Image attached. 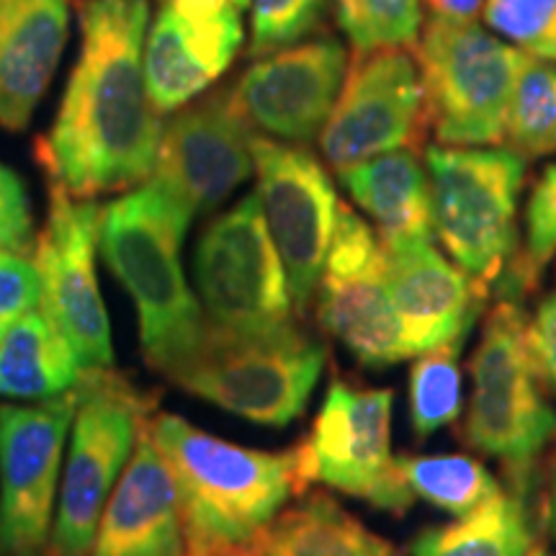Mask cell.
<instances>
[{"mask_svg":"<svg viewBox=\"0 0 556 556\" xmlns=\"http://www.w3.org/2000/svg\"><path fill=\"white\" fill-rule=\"evenodd\" d=\"M546 518L556 536V448L546 464Z\"/></svg>","mask_w":556,"mask_h":556,"instance_id":"8d00e7d4","label":"cell"},{"mask_svg":"<svg viewBox=\"0 0 556 556\" xmlns=\"http://www.w3.org/2000/svg\"><path fill=\"white\" fill-rule=\"evenodd\" d=\"M148 433L176 477L189 548L245 546L289 497L307 492L296 446L245 448L168 413L150 417Z\"/></svg>","mask_w":556,"mask_h":556,"instance_id":"7a4b0ae2","label":"cell"},{"mask_svg":"<svg viewBox=\"0 0 556 556\" xmlns=\"http://www.w3.org/2000/svg\"><path fill=\"white\" fill-rule=\"evenodd\" d=\"M18 556H54L52 552L50 554H39V552H29V554H18Z\"/></svg>","mask_w":556,"mask_h":556,"instance_id":"60d3db41","label":"cell"},{"mask_svg":"<svg viewBox=\"0 0 556 556\" xmlns=\"http://www.w3.org/2000/svg\"><path fill=\"white\" fill-rule=\"evenodd\" d=\"M65 0H0V127L21 131L60 65L67 41Z\"/></svg>","mask_w":556,"mask_h":556,"instance_id":"ffe728a7","label":"cell"},{"mask_svg":"<svg viewBox=\"0 0 556 556\" xmlns=\"http://www.w3.org/2000/svg\"><path fill=\"white\" fill-rule=\"evenodd\" d=\"M484 24L528 58L556 65V0H486Z\"/></svg>","mask_w":556,"mask_h":556,"instance_id":"1f68e13d","label":"cell"},{"mask_svg":"<svg viewBox=\"0 0 556 556\" xmlns=\"http://www.w3.org/2000/svg\"><path fill=\"white\" fill-rule=\"evenodd\" d=\"M101 208L50 186V214L41 227L34 266L39 274V309L73 345L83 371L114 366L111 325L96 278Z\"/></svg>","mask_w":556,"mask_h":556,"instance_id":"7c38bea8","label":"cell"},{"mask_svg":"<svg viewBox=\"0 0 556 556\" xmlns=\"http://www.w3.org/2000/svg\"><path fill=\"white\" fill-rule=\"evenodd\" d=\"M83 366L67 338L41 309H31L0 338V394L47 402L62 397L83 379Z\"/></svg>","mask_w":556,"mask_h":556,"instance_id":"603a6c76","label":"cell"},{"mask_svg":"<svg viewBox=\"0 0 556 556\" xmlns=\"http://www.w3.org/2000/svg\"><path fill=\"white\" fill-rule=\"evenodd\" d=\"M315 294L323 330L364 366L384 368L409 356L387 289L384 248L371 225L343 201Z\"/></svg>","mask_w":556,"mask_h":556,"instance_id":"5bb4252c","label":"cell"},{"mask_svg":"<svg viewBox=\"0 0 556 556\" xmlns=\"http://www.w3.org/2000/svg\"><path fill=\"white\" fill-rule=\"evenodd\" d=\"M464 343L467 338H456L415 358L409 371V422L420 441L462 415L464 381L458 356Z\"/></svg>","mask_w":556,"mask_h":556,"instance_id":"4316f807","label":"cell"},{"mask_svg":"<svg viewBox=\"0 0 556 556\" xmlns=\"http://www.w3.org/2000/svg\"><path fill=\"white\" fill-rule=\"evenodd\" d=\"M235 3H238V5H240V9H245V5L250 3V0H235Z\"/></svg>","mask_w":556,"mask_h":556,"instance_id":"b9f144b4","label":"cell"},{"mask_svg":"<svg viewBox=\"0 0 556 556\" xmlns=\"http://www.w3.org/2000/svg\"><path fill=\"white\" fill-rule=\"evenodd\" d=\"M387 253V289L409 356L467 338L486 291L428 240Z\"/></svg>","mask_w":556,"mask_h":556,"instance_id":"ac0fdd59","label":"cell"},{"mask_svg":"<svg viewBox=\"0 0 556 556\" xmlns=\"http://www.w3.org/2000/svg\"><path fill=\"white\" fill-rule=\"evenodd\" d=\"M186 552L189 539L176 477L144 422L127 469L103 507L88 556H186Z\"/></svg>","mask_w":556,"mask_h":556,"instance_id":"d6986e66","label":"cell"},{"mask_svg":"<svg viewBox=\"0 0 556 556\" xmlns=\"http://www.w3.org/2000/svg\"><path fill=\"white\" fill-rule=\"evenodd\" d=\"M430 127L446 144L505 142L507 114L528 54L482 26L430 18L417 50Z\"/></svg>","mask_w":556,"mask_h":556,"instance_id":"ba28073f","label":"cell"},{"mask_svg":"<svg viewBox=\"0 0 556 556\" xmlns=\"http://www.w3.org/2000/svg\"><path fill=\"white\" fill-rule=\"evenodd\" d=\"M31 206L24 184L0 163V250L26 255L31 248Z\"/></svg>","mask_w":556,"mask_h":556,"instance_id":"836d02e7","label":"cell"},{"mask_svg":"<svg viewBox=\"0 0 556 556\" xmlns=\"http://www.w3.org/2000/svg\"><path fill=\"white\" fill-rule=\"evenodd\" d=\"M397 467L413 497L456 518L469 516L503 492L492 471L471 456H402Z\"/></svg>","mask_w":556,"mask_h":556,"instance_id":"d4e9b609","label":"cell"},{"mask_svg":"<svg viewBox=\"0 0 556 556\" xmlns=\"http://www.w3.org/2000/svg\"><path fill=\"white\" fill-rule=\"evenodd\" d=\"M41 302L39 274L34 261L11 250H0V338L13 323L37 309Z\"/></svg>","mask_w":556,"mask_h":556,"instance_id":"d6a6232c","label":"cell"},{"mask_svg":"<svg viewBox=\"0 0 556 556\" xmlns=\"http://www.w3.org/2000/svg\"><path fill=\"white\" fill-rule=\"evenodd\" d=\"M345 70L343 41H302L255 60L229 88V101L253 129L287 142H309L330 119Z\"/></svg>","mask_w":556,"mask_h":556,"instance_id":"e0dca14e","label":"cell"},{"mask_svg":"<svg viewBox=\"0 0 556 556\" xmlns=\"http://www.w3.org/2000/svg\"><path fill=\"white\" fill-rule=\"evenodd\" d=\"M80 384L37 405L0 407V552H39L52 531Z\"/></svg>","mask_w":556,"mask_h":556,"instance_id":"9a60e30c","label":"cell"},{"mask_svg":"<svg viewBox=\"0 0 556 556\" xmlns=\"http://www.w3.org/2000/svg\"><path fill=\"white\" fill-rule=\"evenodd\" d=\"M430 129L420 62L407 47L353 52L351 67L319 131V148L336 170L392 150H415Z\"/></svg>","mask_w":556,"mask_h":556,"instance_id":"8fae6325","label":"cell"},{"mask_svg":"<svg viewBox=\"0 0 556 556\" xmlns=\"http://www.w3.org/2000/svg\"><path fill=\"white\" fill-rule=\"evenodd\" d=\"M261 556H400L389 541L353 518L338 500L304 492L255 536Z\"/></svg>","mask_w":556,"mask_h":556,"instance_id":"7402d4cb","label":"cell"},{"mask_svg":"<svg viewBox=\"0 0 556 556\" xmlns=\"http://www.w3.org/2000/svg\"><path fill=\"white\" fill-rule=\"evenodd\" d=\"M253 168L268 235L287 270L291 302L307 315L336 235L340 199L325 165L302 148L253 139Z\"/></svg>","mask_w":556,"mask_h":556,"instance_id":"4fadbf2b","label":"cell"},{"mask_svg":"<svg viewBox=\"0 0 556 556\" xmlns=\"http://www.w3.org/2000/svg\"><path fill=\"white\" fill-rule=\"evenodd\" d=\"M340 184L371 219L384 250L433 238L430 178L415 150H392L338 170Z\"/></svg>","mask_w":556,"mask_h":556,"instance_id":"44dd1931","label":"cell"},{"mask_svg":"<svg viewBox=\"0 0 556 556\" xmlns=\"http://www.w3.org/2000/svg\"><path fill=\"white\" fill-rule=\"evenodd\" d=\"M523 492H500L490 503L446 526L426 528L409 556H528L536 544Z\"/></svg>","mask_w":556,"mask_h":556,"instance_id":"cb8c5ba5","label":"cell"},{"mask_svg":"<svg viewBox=\"0 0 556 556\" xmlns=\"http://www.w3.org/2000/svg\"><path fill=\"white\" fill-rule=\"evenodd\" d=\"M336 16L353 52L413 47L422 24V0H336Z\"/></svg>","mask_w":556,"mask_h":556,"instance_id":"f546056e","label":"cell"},{"mask_svg":"<svg viewBox=\"0 0 556 556\" xmlns=\"http://www.w3.org/2000/svg\"><path fill=\"white\" fill-rule=\"evenodd\" d=\"M186 556H219L217 548H189Z\"/></svg>","mask_w":556,"mask_h":556,"instance_id":"f35d334b","label":"cell"},{"mask_svg":"<svg viewBox=\"0 0 556 556\" xmlns=\"http://www.w3.org/2000/svg\"><path fill=\"white\" fill-rule=\"evenodd\" d=\"M148 0H83L80 54L37 157L75 199L150 180L163 135L144 80Z\"/></svg>","mask_w":556,"mask_h":556,"instance_id":"6da1fadb","label":"cell"},{"mask_svg":"<svg viewBox=\"0 0 556 556\" xmlns=\"http://www.w3.org/2000/svg\"><path fill=\"white\" fill-rule=\"evenodd\" d=\"M392 389L332 381L312 433L296 446L307 490L319 482L394 516L407 513L415 497L392 456Z\"/></svg>","mask_w":556,"mask_h":556,"instance_id":"30bf717a","label":"cell"},{"mask_svg":"<svg viewBox=\"0 0 556 556\" xmlns=\"http://www.w3.org/2000/svg\"><path fill=\"white\" fill-rule=\"evenodd\" d=\"M219 556H261L258 548L253 546V541L245 546H229V548H217Z\"/></svg>","mask_w":556,"mask_h":556,"instance_id":"74e56055","label":"cell"},{"mask_svg":"<svg viewBox=\"0 0 556 556\" xmlns=\"http://www.w3.org/2000/svg\"><path fill=\"white\" fill-rule=\"evenodd\" d=\"M528 556H554V554L548 552L544 544H533V548H531V552H528Z\"/></svg>","mask_w":556,"mask_h":556,"instance_id":"ab89813d","label":"cell"},{"mask_svg":"<svg viewBox=\"0 0 556 556\" xmlns=\"http://www.w3.org/2000/svg\"><path fill=\"white\" fill-rule=\"evenodd\" d=\"M325 368V348L299 328L274 336L206 330L204 343L170 381L227 413L287 428L304 413Z\"/></svg>","mask_w":556,"mask_h":556,"instance_id":"8992f818","label":"cell"},{"mask_svg":"<svg viewBox=\"0 0 556 556\" xmlns=\"http://www.w3.org/2000/svg\"><path fill=\"white\" fill-rule=\"evenodd\" d=\"M484 3L486 0H422L430 18L454 21V24H475L479 11H484Z\"/></svg>","mask_w":556,"mask_h":556,"instance_id":"d590c367","label":"cell"},{"mask_svg":"<svg viewBox=\"0 0 556 556\" xmlns=\"http://www.w3.org/2000/svg\"><path fill=\"white\" fill-rule=\"evenodd\" d=\"M255 131L229 101V90L184 106L163 127L150 184L189 217L212 212L253 173Z\"/></svg>","mask_w":556,"mask_h":556,"instance_id":"2e32d148","label":"cell"},{"mask_svg":"<svg viewBox=\"0 0 556 556\" xmlns=\"http://www.w3.org/2000/svg\"><path fill=\"white\" fill-rule=\"evenodd\" d=\"M556 261V163L546 165L526 208V245L507 263L495 287L500 296L528 294Z\"/></svg>","mask_w":556,"mask_h":556,"instance_id":"f1b7e54d","label":"cell"},{"mask_svg":"<svg viewBox=\"0 0 556 556\" xmlns=\"http://www.w3.org/2000/svg\"><path fill=\"white\" fill-rule=\"evenodd\" d=\"M336 0H250V54L255 60L296 45L323 26Z\"/></svg>","mask_w":556,"mask_h":556,"instance_id":"4dcf8cb0","label":"cell"},{"mask_svg":"<svg viewBox=\"0 0 556 556\" xmlns=\"http://www.w3.org/2000/svg\"><path fill=\"white\" fill-rule=\"evenodd\" d=\"M191 222L150 180L101 208V253L135 302L144 361L165 377L199 351L208 330L180 266Z\"/></svg>","mask_w":556,"mask_h":556,"instance_id":"3957f363","label":"cell"},{"mask_svg":"<svg viewBox=\"0 0 556 556\" xmlns=\"http://www.w3.org/2000/svg\"><path fill=\"white\" fill-rule=\"evenodd\" d=\"M193 278L208 328L229 336H274L294 328L287 270L255 193L204 229L193 253Z\"/></svg>","mask_w":556,"mask_h":556,"instance_id":"9c48e42d","label":"cell"},{"mask_svg":"<svg viewBox=\"0 0 556 556\" xmlns=\"http://www.w3.org/2000/svg\"><path fill=\"white\" fill-rule=\"evenodd\" d=\"M433 232L456 266L490 294L516 255L526 157L516 150L428 148Z\"/></svg>","mask_w":556,"mask_h":556,"instance_id":"5b68a950","label":"cell"},{"mask_svg":"<svg viewBox=\"0 0 556 556\" xmlns=\"http://www.w3.org/2000/svg\"><path fill=\"white\" fill-rule=\"evenodd\" d=\"M526 309L518 299L500 296L486 312L471 358L469 415L464 441L497 458L513 490L528 495L539 456L556 441V413L541 392V374L528 340Z\"/></svg>","mask_w":556,"mask_h":556,"instance_id":"277c9868","label":"cell"},{"mask_svg":"<svg viewBox=\"0 0 556 556\" xmlns=\"http://www.w3.org/2000/svg\"><path fill=\"white\" fill-rule=\"evenodd\" d=\"M528 340L541 381L556 392V291L536 307V315L528 323Z\"/></svg>","mask_w":556,"mask_h":556,"instance_id":"e575fe53","label":"cell"},{"mask_svg":"<svg viewBox=\"0 0 556 556\" xmlns=\"http://www.w3.org/2000/svg\"><path fill=\"white\" fill-rule=\"evenodd\" d=\"M144 422L148 402L114 368L83 374L52 526L54 556L90 554L103 507Z\"/></svg>","mask_w":556,"mask_h":556,"instance_id":"52a82bcc","label":"cell"},{"mask_svg":"<svg viewBox=\"0 0 556 556\" xmlns=\"http://www.w3.org/2000/svg\"><path fill=\"white\" fill-rule=\"evenodd\" d=\"M505 139L518 155L546 157L556 152V65L528 58L507 114Z\"/></svg>","mask_w":556,"mask_h":556,"instance_id":"83f0119b","label":"cell"},{"mask_svg":"<svg viewBox=\"0 0 556 556\" xmlns=\"http://www.w3.org/2000/svg\"><path fill=\"white\" fill-rule=\"evenodd\" d=\"M240 11L235 0H160V13L168 16L184 52L214 80L245 41Z\"/></svg>","mask_w":556,"mask_h":556,"instance_id":"484cf974","label":"cell"}]
</instances>
